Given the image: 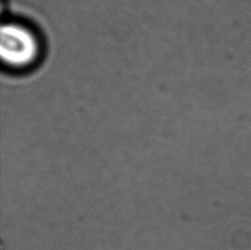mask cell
<instances>
[{
    "instance_id": "1",
    "label": "cell",
    "mask_w": 251,
    "mask_h": 250,
    "mask_svg": "<svg viewBox=\"0 0 251 250\" xmlns=\"http://www.w3.org/2000/svg\"><path fill=\"white\" fill-rule=\"evenodd\" d=\"M38 53V40L29 29L16 24L2 25L0 54L4 63L13 68H24L37 59Z\"/></svg>"
}]
</instances>
